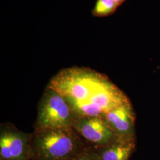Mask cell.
I'll return each instance as SVG.
<instances>
[{
  "instance_id": "cell-1",
  "label": "cell",
  "mask_w": 160,
  "mask_h": 160,
  "mask_svg": "<svg viewBox=\"0 0 160 160\" xmlns=\"http://www.w3.org/2000/svg\"><path fill=\"white\" fill-rule=\"evenodd\" d=\"M48 86L65 98L75 118H104L110 110L129 102L106 76L87 68L63 69Z\"/></svg>"
},
{
  "instance_id": "cell-2",
  "label": "cell",
  "mask_w": 160,
  "mask_h": 160,
  "mask_svg": "<svg viewBox=\"0 0 160 160\" xmlns=\"http://www.w3.org/2000/svg\"><path fill=\"white\" fill-rule=\"evenodd\" d=\"M33 160H72L89 146L72 126L34 131Z\"/></svg>"
},
{
  "instance_id": "cell-3",
  "label": "cell",
  "mask_w": 160,
  "mask_h": 160,
  "mask_svg": "<svg viewBox=\"0 0 160 160\" xmlns=\"http://www.w3.org/2000/svg\"><path fill=\"white\" fill-rule=\"evenodd\" d=\"M34 131L72 126L74 116L65 98L48 86L38 104Z\"/></svg>"
},
{
  "instance_id": "cell-4",
  "label": "cell",
  "mask_w": 160,
  "mask_h": 160,
  "mask_svg": "<svg viewBox=\"0 0 160 160\" xmlns=\"http://www.w3.org/2000/svg\"><path fill=\"white\" fill-rule=\"evenodd\" d=\"M32 133L20 131L12 124H3L0 131V160H33Z\"/></svg>"
},
{
  "instance_id": "cell-5",
  "label": "cell",
  "mask_w": 160,
  "mask_h": 160,
  "mask_svg": "<svg viewBox=\"0 0 160 160\" xmlns=\"http://www.w3.org/2000/svg\"><path fill=\"white\" fill-rule=\"evenodd\" d=\"M72 127L94 149L106 145L118 138L102 117L75 118Z\"/></svg>"
},
{
  "instance_id": "cell-6",
  "label": "cell",
  "mask_w": 160,
  "mask_h": 160,
  "mask_svg": "<svg viewBox=\"0 0 160 160\" xmlns=\"http://www.w3.org/2000/svg\"><path fill=\"white\" fill-rule=\"evenodd\" d=\"M104 119L118 138L135 139V114L128 102L110 110Z\"/></svg>"
},
{
  "instance_id": "cell-7",
  "label": "cell",
  "mask_w": 160,
  "mask_h": 160,
  "mask_svg": "<svg viewBox=\"0 0 160 160\" xmlns=\"http://www.w3.org/2000/svg\"><path fill=\"white\" fill-rule=\"evenodd\" d=\"M135 148V139L118 138L106 145L93 149L100 160H129Z\"/></svg>"
},
{
  "instance_id": "cell-8",
  "label": "cell",
  "mask_w": 160,
  "mask_h": 160,
  "mask_svg": "<svg viewBox=\"0 0 160 160\" xmlns=\"http://www.w3.org/2000/svg\"><path fill=\"white\" fill-rule=\"evenodd\" d=\"M118 7L113 0H97L92 15L96 17H108L114 14Z\"/></svg>"
},
{
  "instance_id": "cell-9",
  "label": "cell",
  "mask_w": 160,
  "mask_h": 160,
  "mask_svg": "<svg viewBox=\"0 0 160 160\" xmlns=\"http://www.w3.org/2000/svg\"><path fill=\"white\" fill-rule=\"evenodd\" d=\"M72 160H100L95 150L89 147L77 155Z\"/></svg>"
},
{
  "instance_id": "cell-10",
  "label": "cell",
  "mask_w": 160,
  "mask_h": 160,
  "mask_svg": "<svg viewBox=\"0 0 160 160\" xmlns=\"http://www.w3.org/2000/svg\"><path fill=\"white\" fill-rule=\"evenodd\" d=\"M114 2L118 4V6H120L123 4L126 0H113Z\"/></svg>"
}]
</instances>
